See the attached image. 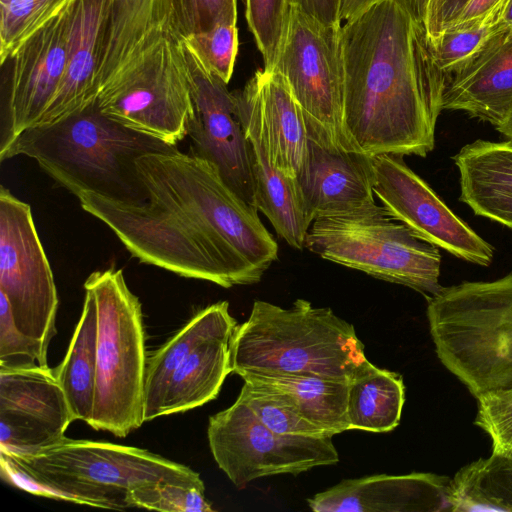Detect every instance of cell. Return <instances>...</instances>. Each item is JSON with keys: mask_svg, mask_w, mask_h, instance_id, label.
<instances>
[{"mask_svg": "<svg viewBox=\"0 0 512 512\" xmlns=\"http://www.w3.org/2000/svg\"><path fill=\"white\" fill-rule=\"evenodd\" d=\"M305 248L325 260L409 287L427 298L443 287L439 282V248L419 238L376 203L314 220Z\"/></svg>", "mask_w": 512, "mask_h": 512, "instance_id": "cell-9", "label": "cell"}, {"mask_svg": "<svg viewBox=\"0 0 512 512\" xmlns=\"http://www.w3.org/2000/svg\"><path fill=\"white\" fill-rule=\"evenodd\" d=\"M470 0H429L424 27L429 39L439 36L460 16Z\"/></svg>", "mask_w": 512, "mask_h": 512, "instance_id": "cell-40", "label": "cell"}, {"mask_svg": "<svg viewBox=\"0 0 512 512\" xmlns=\"http://www.w3.org/2000/svg\"><path fill=\"white\" fill-rule=\"evenodd\" d=\"M238 399L268 428L282 435L333 437L309 421L292 397L273 387L244 382Z\"/></svg>", "mask_w": 512, "mask_h": 512, "instance_id": "cell-31", "label": "cell"}, {"mask_svg": "<svg viewBox=\"0 0 512 512\" xmlns=\"http://www.w3.org/2000/svg\"><path fill=\"white\" fill-rule=\"evenodd\" d=\"M501 22L512 31V0H507L501 15Z\"/></svg>", "mask_w": 512, "mask_h": 512, "instance_id": "cell-44", "label": "cell"}, {"mask_svg": "<svg viewBox=\"0 0 512 512\" xmlns=\"http://www.w3.org/2000/svg\"><path fill=\"white\" fill-rule=\"evenodd\" d=\"M1 476L34 495L106 509L130 508L132 490L168 481L205 488L200 474L146 449L65 438L32 455L0 451Z\"/></svg>", "mask_w": 512, "mask_h": 512, "instance_id": "cell-3", "label": "cell"}, {"mask_svg": "<svg viewBox=\"0 0 512 512\" xmlns=\"http://www.w3.org/2000/svg\"><path fill=\"white\" fill-rule=\"evenodd\" d=\"M74 420L54 369L0 367V451L38 453L62 441Z\"/></svg>", "mask_w": 512, "mask_h": 512, "instance_id": "cell-15", "label": "cell"}, {"mask_svg": "<svg viewBox=\"0 0 512 512\" xmlns=\"http://www.w3.org/2000/svg\"><path fill=\"white\" fill-rule=\"evenodd\" d=\"M85 289L83 309L67 353L54 369L75 420L90 423L97 370L98 315L94 294Z\"/></svg>", "mask_w": 512, "mask_h": 512, "instance_id": "cell-28", "label": "cell"}, {"mask_svg": "<svg viewBox=\"0 0 512 512\" xmlns=\"http://www.w3.org/2000/svg\"><path fill=\"white\" fill-rule=\"evenodd\" d=\"M148 200L173 208L242 256L261 275L278 258V244L258 209L224 181L215 165L178 149L137 159Z\"/></svg>", "mask_w": 512, "mask_h": 512, "instance_id": "cell-7", "label": "cell"}, {"mask_svg": "<svg viewBox=\"0 0 512 512\" xmlns=\"http://www.w3.org/2000/svg\"><path fill=\"white\" fill-rule=\"evenodd\" d=\"M443 109L463 111L496 128L512 112V31L494 33L465 62L446 74Z\"/></svg>", "mask_w": 512, "mask_h": 512, "instance_id": "cell-22", "label": "cell"}, {"mask_svg": "<svg viewBox=\"0 0 512 512\" xmlns=\"http://www.w3.org/2000/svg\"><path fill=\"white\" fill-rule=\"evenodd\" d=\"M505 1L506 0H470L459 18L451 26H462L482 21L504 4Z\"/></svg>", "mask_w": 512, "mask_h": 512, "instance_id": "cell-43", "label": "cell"}, {"mask_svg": "<svg viewBox=\"0 0 512 512\" xmlns=\"http://www.w3.org/2000/svg\"><path fill=\"white\" fill-rule=\"evenodd\" d=\"M231 338L223 337L202 344L172 373L157 417L197 408L218 396L231 373Z\"/></svg>", "mask_w": 512, "mask_h": 512, "instance_id": "cell-26", "label": "cell"}, {"mask_svg": "<svg viewBox=\"0 0 512 512\" xmlns=\"http://www.w3.org/2000/svg\"><path fill=\"white\" fill-rule=\"evenodd\" d=\"M340 25L324 24L289 5L274 65L299 104L308 138L354 151L344 132V64ZM272 69V70H273Z\"/></svg>", "mask_w": 512, "mask_h": 512, "instance_id": "cell-11", "label": "cell"}, {"mask_svg": "<svg viewBox=\"0 0 512 512\" xmlns=\"http://www.w3.org/2000/svg\"><path fill=\"white\" fill-rule=\"evenodd\" d=\"M496 129L508 140H512V112L510 113L506 121Z\"/></svg>", "mask_w": 512, "mask_h": 512, "instance_id": "cell-45", "label": "cell"}, {"mask_svg": "<svg viewBox=\"0 0 512 512\" xmlns=\"http://www.w3.org/2000/svg\"><path fill=\"white\" fill-rule=\"evenodd\" d=\"M460 201L473 212L512 229V140H476L453 156Z\"/></svg>", "mask_w": 512, "mask_h": 512, "instance_id": "cell-23", "label": "cell"}, {"mask_svg": "<svg viewBox=\"0 0 512 512\" xmlns=\"http://www.w3.org/2000/svg\"><path fill=\"white\" fill-rule=\"evenodd\" d=\"M244 382L259 383L289 394L305 417L331 436L350 430L349 381L312 374L243 371Z\"/></svg>", "mask_w": 512, "mask_h": 512, "instance_id": "cell-27", "label": "cell"}, {"mask_svg": "<svg viewBox=\"0 0 512 512\" xmlns=\"http://www.w3.org/2000/svg\"><path fill=\"white\" fill-rule=\"evenodd\" d=\"M182 36L237 23L236 0H175Z\"/></svg>", "mask_w": 512, "mask_h": 512, "instance_id": "cell-39", "label": "cell"}, {"mask_svg": "<svg viewBox=\"0 0 512 512\" xmlns=\"http://www.w3.org/2000/svg\"><path fill=\"white\" fill-rule=\"evenodd\" d=\"M207 437L215 462L238 489L259 478L297 475L340 460L332 437L278 434L238 398L210 416Z\"/></svg>", "mask_w": 512, "mask_h": 512, "instance_id": "cell-12", "label": "cell"}, {"mask_svg": "<svg viewBox=\"0 0 512 512\" xmlns=\"http://www.w3.org/2000/svg\"><path fill=\"white\" fill-rule=\"evenodd\" d=\"M450 479L432 473L345 479L307 499L316 512H427L449 510Z\"/></svg>", "mask_w": 512, "mask_h": 512, "instance_id": "cell-21", "label": "cell"}, {"mask_svg": "<svg viewBox=\"0 0 512 512\" xmlns=\"http://www.w3.org/2000/svg\"><path fill=\"white\" fill-rule=\"evenodd\" d=\"M186 53L208 73L229 83L238 53L236 24L223 23L182 36Z\"/></svg>", "mask_w": 512, "mask_h": 512, "instance_id": "cell-34", "label": "cell"}, {"mask_svg": "<svg viewBox=\"0 0 512 512\" xmlns=\"http://www.w3.org/2000/svg\"><path fill=\"white\" fill-rule=\"evenodd\" d=\"M102 114L140 134L177 146L193 114L191 71L182 36H168L97 97Z\"/></svg>", "mask_w": 512, "mask_h": 512, "instance_id": "cell-10", "label": "cell"}, {"mask_svg": "<svg viewBox=\"0 0 512 512\" xmlns=\"http://www.w3.org/2000/svg\"><path fill=\"white\" fill-rule=\"evenodd\" d=\"M236 113L249 142L254 186V206L271 223L278 236L302 250L311 226L295 180L270 161L263 130L259 79L254 76L242 90L234 91Z\"/></svg>", "mask_w": 512, "mask_h": 512, "instance_id": "cell-18", "label": "cell"}, {"mask_svg": "<svg viewBox=\"0 0 512 512\" xmlns=\"http://www.w3.org/2000/svg\"><path fill=\"white\" fill-rule=\"evenodd\" d=\"M76 197L82 209L106 224L142 263L223 288L256 284L263 277L236 251L173 208L151 200L121 202L89 191Z\"/></svg>", "mask_w": 512, "mask_h": 512, "instance_id": "cell-6", "label": "cell"}, {"mask_svg": "<svg viewBox=\"0 0 512 512\" xmlns=\"http://www.w3.org/2000/svg\"><path fill=\"white\" fill-rule=\"evenodd\" d=\"M344 132L354 151L426 157L435 146L446 74L423 23L379 0L341 24Z\"/></svg>", "mask_w": 512, "mask_h": 512, "instance_id": "cell-1", "label": "cell"}, {"mask_svg": "<svg viewBox=\"0 0 512 512\" xmlns=\"http://www.w3.org/2000/svg\"><path fill=\"white\" fill-rule=\"evenodd\" d=\"M71 0H0V60H10L16 50Z\"/></svg>", "mask_w": 512, "mask_h": 512, "instance_id": "cell-32", "label": "cell"}, {"mask_svg": "<svg viewBox=\"0 0 512 512\" xmlns=\"http://www.w3.org/2000/svg\"><path fill=\"white\" fill-rule=\"evenodd\" d=\"M294 180L311 224L318 218L347 214L375 203L373 157L358 151L309 138Z\"/></svg>", "mask_w": 512, "mask_h": 512, "instance_id": "cell-19", "label": "cell"}, {"mask_svg": "<svg viewBox=\"0 0 512 512\" xmlns=\"http://www.w3.org/2000/svg\"><path fill=\"white\" fill-rule=\"evenodd\" d=\"M48 353L16 325L11 306L0 292V367L48 366Z\"/></svg>", "mask_w": 512, "mask_h": 512, "instance_id": "cell-37", "label": "cell"}, {"mask_svg": "<svg viewBox=\"0 0 512 512\" xmlns=\"http://www.w3.org/2000/svg\"><path fill=\"white\" fill-rule=\"evenodd\" d=\"M368 361L352 324L328 307L256 300L230 341L231 373L312 374L350 381Z\"/></svg>", "mask_w": 512, "mask_h": 512, "instance_id": "cell-4", "label": "cell"}, {"mask_svg": "<svg viewBox=\"0 0 512 512\" xmlns=\"http://www.w3.org/2000/svg\"><path fill=\"white\" fill-rule=\"evenodd\" d=\"M288 12V0H246V20L262 54L264 70L274 68Z\"/></svg>", "mask_w": 512, "mask_h": 512, "instance_id": "cell-35", "label": "cell"}, {"mask_svg": "<svg viewBox=\"0 0 512 512\" xmlns=\"http://www.w3.org/2000/svg\"><path fill=\"white\" fill-rule=\"evenodd\" d=\"M0 292L17 327L48 353L57 333V289L29 204L0 187Z\"/></svg>", "mask_w": 512, "mask_h": 512, "instance_id": "cell-13", "label": "cell"}, {"mask_svg": "<svg viewBox=\"0 0 512 512\" xmlns=\"http://www.w3.org/2000/svg\"><path fill=\"white\" fill-rule=\"evenodd\" d=\"M67 7L24 42L10 59L0 122V153L25 129L37 125L59 85L66 61Z\"/></svg>", "mask_w": 512, "mask_h": 512, "instance_id": "cell-17", "label": "cell"}, {"mask_svg": "<svg viewBox=\"0 0 512 512\" xmlns=\"http://www.w3.org/2000/svg\"><path fill=\"white\" fill-rule=\"evenodd\" d=\"M84 288L93 292L98 315L95 430L126 437L144 422L146 335L141 303L121 269L91 273Z\"/></svg>", "mask_w": 512, "mask_h": 512, "instance_id": "cell-8", "label": "cell"}, {"mask_svg": "<svg viewBox=\"0 0 512 512\" xmlns=\"http://www.w3.org/2000/svg\"><path fill=\"white\" fill-rule=\"evenodd\" d=\"M448 497L450 511L512 512V454L492 452L462 467Z\"/></svg>", "mask_w": 512, "mask_h": 512, "instance_id": "cell-30", "label": "cell"}, {"mask_svg": "<svg viewBox=\"0 0 512 512\" xmlns=\"http://www.w3.org/2000/svg\"><path fill=\"white\" fill-rule=\"evenodd\" d=\"M237 322L229 303L220 301L196 313L173 337L147 359L145 373V422L157 418L172 373L202 344L231 337Z\"/></svg>", "mask_w": 512, "mask_h": 512, "instance_id": "cell-25", "label": "cell"}, {"mask_svg": "<svg viewBox=\"0 0 512 512\" xmlns=\"http://www.w3.org/2000/svg\"><path fill=\"white\" fill-rule=\"evenodd\" d=\"M477 399L474 424L492 441V452L512 454V388L490 392Z\"/></svg>", "mask_w": 512, "mask_h": 512, "instance_id": "cell-38", "label": "cell"}, {"mask_svg": "<svg viewBox=\"0 0 512 512\" xmlns=\"http://www.w3.org/2000/svg\"><path fill=\"white\" fill-rule=\"evenodd\" d=\"M404 403L402 376L378 368L368 360L349 381L347 415L350 430L390 432L400 423Z\"/></svg>", "mask_w": 512, "mask_h": 512, "instance_id": "cell-29", "label": "cell"}, {"mask_svg": "<svg viewBox=\"0 0 512 512\" xmlns=\"http://www.w3.org/2000/svg\"><path fill=\"white\" fill-rule=\"evenodd\" d=\"M256 72L269 159L277 169L294 178L304 161L309 140L303 112L280 72Z\"/></svg>", "mask_w": 512, "mask_h": 512, "instance_id": "cell-24", "label": "cell"}, {"mask_svg": "<svg viewBox=\"0 0 512 512\" xmlns=\"http://www.w3.org/2000/svg\"><path fill=\"white\" fill-rule=\"evenodd\" d=\"M506 2L482 21L448 27L439 36L429 39L434 60L445 74L465 62L505 27L501 15Z\"/></svg>", "mask_w": 512, "mask_h": 512, "instance_id": "cell-33", "label": "cell"}, {"mask_svg": "<svg viewBox=\"0 0 512 512\" xmlns=\"http://www.w3.org/2000/svg\"><path fill=\"white\" fill-rule=\"evenodd\" d=\"M129 507L162 512H211V503L205 497V488L168 481L148 483L132 490Z\"/></svg>", "mask_w": 512, "mask_h": 512, "instance_id": "cell-36", "label": "cell"}, {"mask_svg": "<svg viewBox=\"0 0 512 512\" xmlns=\"http://www.w3.org/2000/svg\"><path fill=\"white\" fill-rule=\"evenodd\" d=\"M113 0H71L62 78L38 125L55 123L96 102L104 30Z\"/></svg>", "mask_w": 512, "mask_h": 512, "instance_id": "cell-20", "label": "cell"}, {"mask_svg": "<svg viewBox=\"0 0 512 512\" xmlns=\"http://www.w3.org/2000/svg\"><path fill=\"white\" fill-rule=\"evenodd\" d=\"M374 195L419 238L455 257L489 266L494 247L459 218L400 155L373 157Z\"/></svg>", "mask_w": 512, "mask_h": 512, "instance_id": "cell-14", "label": "cell"}, {"mask_svg": "<svg viewBox=\"0 0 512 512\" xmlns=\"http://www.w3.org/2000/svg\"><path fill=\"white\" fill-rule=\"evenodd\" d=\"M427 319L438 359L475 398L512 388V272L442 287Z\"/></svg>", "mask_w": 512, "mask_h": 512, "instance_id": "cell-5", "label": "cell"}, {"mask_svg": "<svg viewBox=\"0 0 512 512\" xmlns=\"http://www.w3.org/2000/svg\"><path fill=\"white\" fill-rule=\"evenodd\" d=\"M379 0H341L340 20H348L367 6ZM418 22L423 23L429 0H397Z\"/></svg>", "mask_w": 512, "mask_h": 512, "instance_id": "cell-42", "label": "cell"}, {"mask_svg": "<svg viewBox=\"0 0 512 512\" xmlns=\"http://www.w3.org/2000/svg\"><path fill=\"white\" fill-rule=\"evenodd\" d=\"M175 150L177 146L109 119L94 102L55 123L25 129L0 153V160L20 155L32 158L75 196L89 191L121 202L143 204L149 193L137 159Z\"/></svg>", "mask_w": 512, "mask_h": 512, "instance_id": "cell-2", "label": "cell"}, {"mask_svg": "<svg viewBox=\"0 0 512 512\" xmlns=\"http://www.w3.org/2000/svg\"><path fill=\"white\" fill-rule=\"evenodd\" d=\"M289 5L328 25H340L341 0H288Z\"/></svg>", "mask_w": 512, "mask_h": 512, "instance_id": "cell-41", "label": "cell"}, {"mask_svg": "<svg viewBox=\"0 0 512 512\" xmlns=\"http://www.w3.org/2000/svg\"><path fill=\"white\" fill-rule=\"evenodd\" d=\"M187 57L193 100L187 135L191 154L215 165L229 187L254 206L249 142L236 113L234 92Z\"/></svg>", "mask_w": 512, "mask_h": 512, "instance_id": "cell-16", "label": "cell"}]
</instances>
